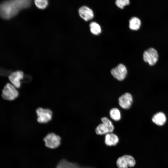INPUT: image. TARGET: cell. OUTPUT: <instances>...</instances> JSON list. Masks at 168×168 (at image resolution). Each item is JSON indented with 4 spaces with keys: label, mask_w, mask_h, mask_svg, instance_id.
Wrapping results in <instances>:
<instances>
[{
    "label": "cell",
    "mask_w": 168,
    "mask_h": 168,
    "mask_svg": "<svg viewBox=\"0 0 168 168\" xmlns=\"http://www.w3.org/2000/svg\"><path fill=\"white\" fill-rule=\"evenodd\" d=\"M32 0H7L0 3V17L8 20L22 9L29 7Z\"/></svg>",
    "instance_id": "cell-1"
},
{
    "label": "cell",
    "mask_w": 168,
    "mask_h": 168,
    "mask_svg": "<svg viewBox=\"0 0 168 168\" xmlns=\"http://www.w3.org/2000/svg\"><path fill=\"white\" fill-rule=\"evenodd\" d=\"M61 138L58 135L54 133L46 134L43 138L45 146L50 149H55L58 147L61 143Z\"/></svg>",
    "instance_id": "cell-2"
},
{
    "label": "cell",
    "mask_w": 168,
    "mask_h": 168,
    "mask_svg": "<svg viewBox=\"0 0 168 168\" xmlns=\"http://www.w3.org/2000/svg\"><path fill=\"white\" fill-rule=\"evenodd\" d=\"M37 115V121L41 124H46L51 120L53 113L49 109H44L39 107L36 110Z\"/></svg>",
    "instance_id": "cell-3"
},
{
    "label": "cell",
    "mask_w": 168,
    "mask_h": 168,
    "mask_svg": "<svg viewBox=\"0 0 168 168\" xmlns=\"http://www.w3.org/2000/svg\"><path fill=\"white\" fill-rule=\"evenodd\" d=\"M116 163L118 168H128L134 166L136 165V161L132 156L125 155L119 157Z\"/></svg>",
    "instance_id": "cell-4"
},
{
    "label": "cell",
    "mask_w": 168,
    "mask_h": 168,
    "mask_svg": "<svg viewBox=\"0 0 168 168\" xmlns=\"http://www.w3.org/2000/svg\"><path fill=\"white\" fill-rule=\"evenodd\" d=\"M19 93L16 87L9 83L5 85L2 90V97L6 100H13L17 97Z\"/></svg>",
    "instance_id": "cell-5"
},
{
    "label": "cell",
    "mask_w": 168,
    "mask_h": 168,
    "mask_svg": "<svg viewBox=\"0 0 168 168\" xmlns=\"http://www.w3.org/2000/svg\"><path fill=\"white\" fill-rule=\"evenodd\" d=\"M158 58L157 52L153 48H151L147 49L143 54V60L150 66L154 65L157 61Z\"/></svg>",
    "instance_id": "cell-6"
},
{
    "label": "cell",
    "mask_w": 168,
    "mask_h": 168,
    "mask_svg": "<svg viewBox=\"0 0 168 168\" xmlns=\"http://www.w3.org/2000/svg\"><path fill=\"white\" fill-rule=\"evenodd\" d=\"M113 76L118 80L122 81L125 78L127 73L126 67L122 64H119L111 71Z\"/></svg>",
    "instance_id": "cell-7"
},
{
    "label": "cell",
    "mask_w": 168,
    "mask_h": 168,
    "mask_svg": "<svg viewBox=\"0 0 168 168\" xmlns=\"http://www.w3.org/2000/svg\"><path fill=\"white\" fill-rule=\"evenodd\" d=\"M24 73L21 71L17 70L12 72L9 76V80L16 88H19L21 86V81L23 78Z\"/></svg>",
    "instance_id": "cell-8"
},
{
    "label": "cell",
    "mask_w": 168,
    "mask_h": 168,
    "mask_svg": "<svg viewBox=\"0 0 168 168\" xmlns=\"http://www.w3.org/2000/svg\"><path fill=\"white\" fill-rule=\"evenodd\" d=\"M119 103L120 106L124 109L130 108L133 102L131 95L129 93H126L120 96L119 99Z\"/></svg>",
    "instance_id": "cell-9"
},
{
    "label": "cell",
    "mask_w": 168,
    "mask_h": 168,
    "mask_svg": "<svg viewBox=\"0 0 168 168\" xmlns=\"http://www.w3.org/2000/svg\"><path fill=\"white\" fill-rule=\"evenodd\" d=\"M80 16L85 21L91 20L94 17V14L92 10L86 6H82L78 10Z\"/></svg>",
    "instance_id": "cell-10"
},
{
    "label": "cell",
    "mask_w": 168,
    "mask_h": 168,
    "mask_svg": "<svg viewBox=\"0 0 168 168\" xmlns=\"http://www.w3.org/2000/svg\"><path fill=\"white\" fill-rule=\"evenodd\" d=\"M119 139L116 134L113 133H108L105 135L104 142L108 146H114L119 142Z\"/></svg>",
    "instance_id": "cell-11"
},
{
    "label": "cell",
    "mask_w": 168,
    "mask_h": 168,
    "mask_svg": "<svg viewBox=\"0 0 168 168\" xmlns=\"http://www.w3.org/2000/svg\"><path fill=\"white\" fill-rule=\"evenodd\" d=\"M152 119L153 122L156 125L161 126L165 123L166 117L164 113L159 112L154 115Z\"/></svg>",
    "instance_id": "cell-12"
},
{
    "label": "cell",
    "mask_w": 168,
    "mask_h": 168,
    "mask_svg": "<svg viewBox=\"0 0 168 168\" xmlns=\"http://www.w3.org/2000/svg\"><path fill=\"white\" fill-rule=\"evenodd\" d=\"M141 25L140 20L136 17L131 18L129 21V27L133 30H137L139 29Z\"/></svg>",
    "instance_id": "cell-13"
},
{
    "label": "cell",
    "mask_w": 168,
    "mask_h": 168,
    "mask_svg": "<svg viewBox=\"0 0 168 168\" xmlns=\"http://www.w3.org/2000/svg\"><path fill=\"white\" fill-rule=\"evenodd\" d=\"M95 131L96 134L99 135H103L110 133L109 129L102 123L96 127Z\"/></svg>",
    "instance_id": "cell-14"
},
{
    "label": "cell",
    "mask_w": 168,
    "mask_h": 168,
    "mask_svg": "<svg viewBox=\"0 0 168 168\" xmlns=\"http://www.w3.org/2000/svg\"><path fill=\"white\" fill-rule=\"evenodd\" d=\"M110 115L111 118L115 121L120 120L121 117L119 110L117 108H113L110 111Z\"/></svg>",
    "instance_id": "cell-15"
},
{
    "label": "cell",
    "mask_w": 168,
    "mask_h": 168,
    "mask_svg": "<svg viewBox=\"0 0 168 168\" xmlns=\"http://www.w3.org/2000/svg\"><path fill=\"white\" fill-rule=\"evenodd\" d=\"M90 31L95 35H98L101 32V27L99 25L95 22H92L90 24Z\"/></svg>",
    "instance_id": "cell-16"
},
{
    "label": "cell",
    "mask_w": 168,
    "mask_h": 168,
    "mask_svg": "<svg viewBox=\"0 0 168 168\" xmlns=\"http://www.w3.org/2000/svg\"><path fill=\"white\" fill-rule=\"evenodd\" d=\"M101 120L102 123L109 129L110 133H112L114 130V127L111 121L106 117L102 118Z\"/></svg>",
    "instance_id": "cell-17"
},
{
    "label": "cell",
    "mask_w": 168,
    "mask_h": 168,
    "mask_svg": "<svg viewBox=\"0 0 168 168\" xmlns=\"http://www.w3.org/2000/svg\"><path fill=\"white\" fill-rule=\"evenodd\" d=\"M34 3L36 6L40 9H44L48 6V0H34Z\"/></svg>",
    "instance_id": "cell-18"
},
{
    "label": "cell",
    "mask_w": 168,
    "mask_h": 168,
    "mask_svg": "<svg viewBox=\"0 0 168 168\" xmlns=\"http://www.w3.org/2000/svg\"><path fill=\"white\" fill-rule=\"evenodd\" d=\"M129 0H116L115 4L116 6L121 9H123L126 5L129 4Z\"/></svg>",
    "instance_id": "cell-19"
}]
</instances>
